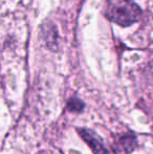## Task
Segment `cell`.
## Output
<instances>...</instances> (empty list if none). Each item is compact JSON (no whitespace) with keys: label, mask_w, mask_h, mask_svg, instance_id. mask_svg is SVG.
Masks as SVG:
<instances>
[{"label":"cell","mask_w":153,"mask_h":154,"mask_svg":"<svg viewBox=\"0 0 153 154\" xmlns=\"http://www.w3.org/2000/svg\"><path fill=\"white\" fill-rule=\"evenodd\" d=\"M106 17L122 26L131 25L141 17V10L132 0H109Z\"/></svg>","instance_id":"obj_1"},{"label":"cell","mask_w":153,"mask_h":154,"mask_svg":"<svg viewBox=\"0 0 153 154\" xmlns=\"http://www.w3.org/2000/svg\"><path fill=\"white\" fill-rule=\"evenodd\" d=\"M135 145H136V142H135V137L133 135H129V134L122 135L116 142L118 152L128 154L135 148Z\"/></svg>","instance_id":"obj_3"},{"label":"cell","mask_w":153,"mask_h":154,"mask_svg":"<svg viewBox=\"0 0 153 154\" xmlns=\"http://www.w3.org/2000/svg\"><path fill=\"white\" fill-rule=\"evenodd\" d=\"M78 132L82 136V138L87 143V145L94 154H109L103 143L101 142L100 137L93 131L89 129H78Z\"/></svg>","instance_id":"obj_2"},{"label":"cell","mask_w":153,"mask_h":154,"mask_svg":"<svg viewBox=\"0 0 153 154\" xmlns=\"http://www.w3.org/2000/svg\"><path fill=\"white\" fill-rule=\"evenodd\" d=\"M147 78H148V82H149V84L153 88V62L150 64L149 68L147 70Z\"/></svg>","instance_id":"obj_6"},{"label":"cell","mask_w":153,"mask_h":154,"mask_svg":"<svg viewBox=\"0 0 153 154\" xmlns=\"http://www.w3.org/2000/svg\"><path fill=\"white\" fill-rule=\"evenodd\" d=\"M42 34L44 35V40L46 42L47 46L50 49H56L57 48V31L56 27L51 24H46L43 25L42 29Z\"/></svg>","instance_id":"obj_4"},{"label":"cell","mask_w":153,"mask_h":154,"mask_svg":"<svg viewBox=\"0 0 153 154\" xmlns=\"http://www.w3.org/2000/svg\"><path fill=\"white\" fill-rule=\"evenodd\" d=\"M67 107H68V109H69L70 111L79 112V111H81V110H83L84 104H83V102H82L81 100L77 99V97H72V99H70L69 101H68Z\"/></svg>","instance_id":"obj_5"}]
</instances>
